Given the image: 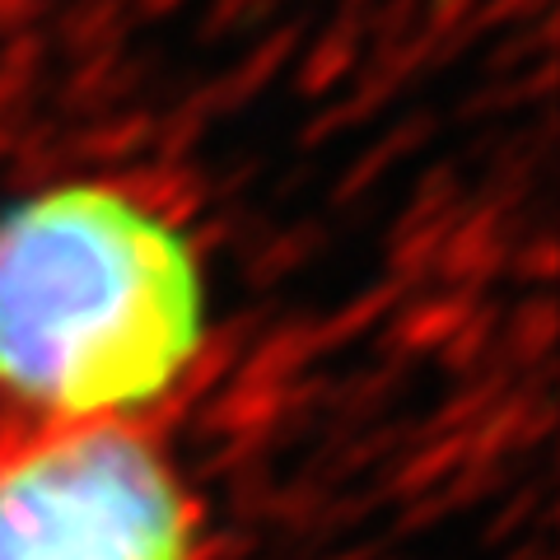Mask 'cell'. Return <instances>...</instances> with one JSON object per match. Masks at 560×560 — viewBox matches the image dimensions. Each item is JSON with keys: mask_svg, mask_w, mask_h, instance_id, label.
Wrapping results in <instances>:
<instances>
[{"mask_svg": "<svg viewBox=\"0 0 560 560\" xmlns=\"http://www.w3.org/2000/svg\"><path fill=\"white\" fill-rule=\"evenodd\" d=\"M201 346V271L164 215L66 183L0 215V383L70 420L145 407Z\"/></svg>", "mask_w": 560, "mask_h": 560, "instance_id": "1", "label": "cell"}, {"mask_svg": "<svg viewBox=\"0 0 560 560\" xmlns=\"http://www.w3.org/2000/svg\"><path fill=\"white\" fill-rule=\"evenodd\" d=\"M0 560H191V514L136 430L80 420L0 453Z\"/></svg>", "mask_w": 560, "mask_h": 560, "instance_id": "2", "label": "cell"}]
</instances>
